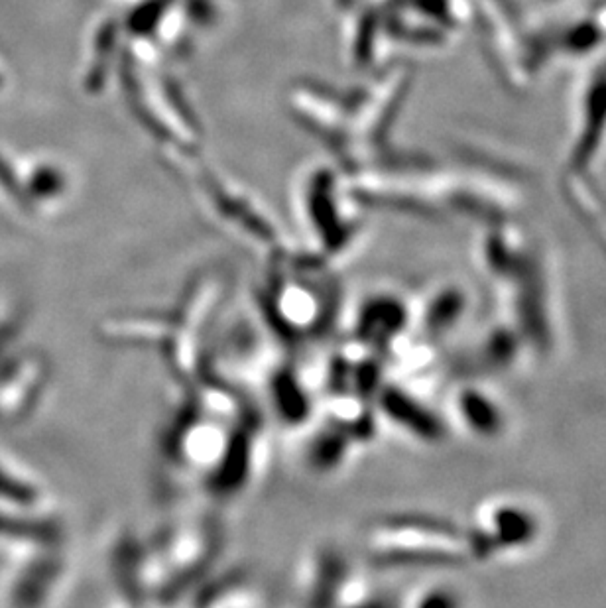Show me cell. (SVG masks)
<instances>
[{
  "instance_id": "obj_13",
  "label": "cell",
  "mask_w": 606,
  "mask_h": 608,
  "mask_svg": "<svg viewBox=\"0 0 606 608\" xmlns=\"http://www.w3.org/2000/svg\"><path fill=\"white\" fill-rule=\"evenodd\" d=\"M416 608H461L455 593L447 589H433L424 593V597L416 603Z\"/></svg>"
},
{
  "instance_id": "obj_6",
  "label": "cell",
  "mask_w": 606,
  "mask_h": 608,
  "mask_svg": "<svg viewBox=\"0 0 606 608\" xmlns=\"http://www.w3.org/2000/svg\"><path fill=\"white\" fill-rule=\"evenodd\" d=\"M264 384L268 388L270 406L282 424L303 427L317 416L321 406L317 390L311 388V382L298 366L288 363L272 366Z\"/></svg>"
},
{
  "instance_id": "obj_12",
  "label": "cell",
  "mask_w": 606,
  "mask_h": 608,
  "mask_svg": "<svg viewBox=\"0 0 606 608\" xmlns=\"http://www.w3.org/2000/svg\"><path fill=\"white\" fill-rule=\"evenodd\" d=\"M498 530L506 542H524L532 536V520L524 512L506 508L498 514Z\"/></svg>"
},
{
  "instance_id": "obj_1",
  "label": "cell",
  "mask_w": 606,
  "mask_h": 608,
  "mask_svg": "<svg viewBox=\"0 0 606 608\" xmlns=\"http://www.w3.org/2000/svg\"><path fill=\"white\" fill-rule=\"evenodd\" d=\"M221 549V532L207 518L174 522L150 544H144V561L150 595L168 593L203 577Z\"/></svg>"
},
{
  "instance_id": "obj_10",
  "label": "cell",
  "mask_w": 606,
  "mask_h": 608,
  "mask_svg": "<svg viewBox=\"0 0 606 608\" xmlns=\"http://www.w3.org/2000/svg\"><path fill=\"white\" fill-rule=\"evenodd\" d=\"M378 404L380 410L394 420V424H400L424 439H429L437 433L435 420L422 410L420 404H416L410 396L400 392L398 388H380L378 392Z\"/></svg>"
},
{
  "instance_id": "obj_9",
  "label": "cell",
  "mask_w": 606,
  "mask_h": 608,
  "mask_svg": "<svg viewBox=\"0 0 606 608\" xmlns=\"http://www.w3.org/2000/svg\"><path fill=\"white\" fill-rule=\"evenodd\" d=\"M355 445L357 443L345 431L323 422V427L307 445V465L313 473L333 475L347 467Z\"/></svg>"
},
{
  "instance_id": "obj_8",
  "label": "cell",
  "mask_w": 606,
  "mask_h": 608,
  "mask_svg": "<svg viewBox=\"0 0 606 608\" xmlns=\"http://www.w3.org/2000/svg\"><path fill=\"white\" fill-rule=\"evenodd\" d=\"M172 329V315L144 313L111 317L101 325V337L105 341L122 345H154L162 347Z\"/></svg>"
},
{
  "instance_id": "obj_2",
  "label": "cell",
  "mask_w": 606,
  "mask_h": 608,
  "mask_svg": "<svg viewBox=\"0 0 606 608\" xmlns=\"http://www.w3.org/2000/svg\"><path fill=\"white\" fill-rule=\"evenodd\" d=\"M233 426L187 398L166 431L164 457L174 471L205 481L219 465Z\"/></svg>"
},
{
  "instance_id": "obj_11",
  "label": "cell",
  "mask_w": 606,
  "mask_h": 608,
  "mask_svg": "<svg viewBox=\"0 0 606 608\" xmlns=\"http://www.w3.org/2000/svg\"><path fill=\"white\" fill-rule=\"evenodd\" d=\"M461 412L467 420V424L473 429L492 433L496 427L500 426V416L498 410L494 408L492 402H488L485 396L477 392H469L461 398Z\"/></svg>"
},
{
  "instance_id": "obj_3",
  "label": "cell",
  "mask_w": 606,
  "mask_h": 608,
  "mask_svg": "<svg viewBox=\"0 0 606 608\" xmlns=\"http://www.w3.org/2000/svg\"><path fill=\"white\" fill-rule=\"evenodd\" d=\"M266 327L278 341L298 345L327 335L335 323V304L303 282H280L262 305Z\"/></svg>"
},
{
  "instance_id": "obj_7",
  "label": "cell",
  "mask_w": 606,
  "mask_h": 608,
  "mask_svg": "<svg viewBox=\"0 0 606 608\" xmlns=\"http://www.w3.org/2000/svg\"><path fill=\"white\" fill-rule=\"evenodd\" d=\"M406 317L404 305L394 300H374L359 313L357 339L370 351H384L406 329Z\"/></svg>"
},
{
  "instance_id": "obj_4",
  "label": "cell",
  "mask_w": 606,
  "mask_h": 608,
  "mask_svg": "<svg viewBox=\"0 0 606 608\" xmlns=\"http://www.w3.org/2000/svg\"><path fill=\"white\" fill-rule=\"evenodd\" d=\"M262 443L264 420L248 404L231 429V437L219 465L205 479V488L211 496L231 500L252 487L260 469V455L264 451Z\"/></svg>"
},
{
  "instance_id": "obj_5",
  "label": "cell",
  "mask_w": 606,
  "mask_h": 608,
  "mask_svg": "<svg viewBox=\"0 0 606 608\" xmlns=\"http://www.w3.org/2000/svg\"><path fill=\"white\" fill-rule=\"evenodd\" d=\"M298 579L305 608H339L349 603L355 575L341 549L323 544L309 553Z\"/></svg>"
}]
</instances>
